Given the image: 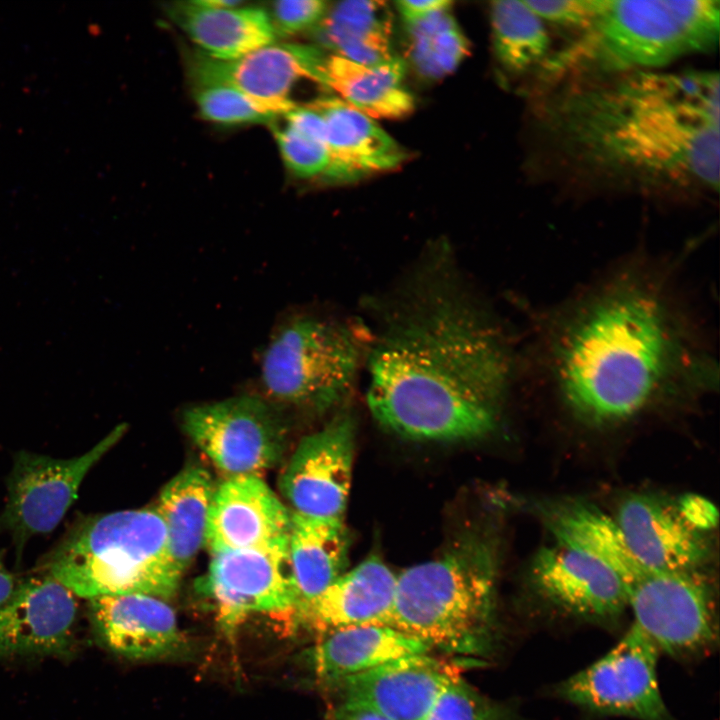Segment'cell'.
<instances>
[{
	"instance_id": "obj_1",
	"label": "cell",
	"mask_w": 720,
	"mask_h": 720,
	"mask_svg": "<svg viewBox=\"0 0 720 720\" xmlns=\"http://www.w3.org/2000/svg\"><path fill=\"white\" fill-rule=\"evenodd\" d=\"M673 268L631 258L554 308L536 373L591 425L626 421L662 396L717 383V365Z\"/></svg>"
},
{
	"instance_id": "obj_2",
	"label": "cell",
	"mask_w": 720,
	"mask_h": 720,
	"mask_svg": "<svg viewBox=\"0 0 720 720\" xmlns=\"http://www.w3.org/2000/svg\"><path fill=\"white\" fill-rule=\"evenodd\" d=\"M537 131L577 183L644 194L719 189V75L632 70L582 76L542 104Z\"/></svg>"
},
{
	"instance_id": "obj_3",
	"label": "cell",
	"mask_w": 720,
	"mask_h": 720,
	"mask_svg": "<svg viewBox=\"0 0 720 720\" xmlns=\"http://www.w3.org/2000/svg\"><path fill=\"white\" fill-rule=\"evenodd\" d=\"M420 288L393 311L370 350L369 409L409 439L483 437L497 424L514 372L504 332L456 289Z\"/></svg>"
},
{
	"instance_id": "obj_4",
	"label": "cell",
	"mask_w": 720,
	"mask_h": 720,
	"mask_svg": "<svg viewBox=\"0 0 720 720\" xmlns=\"http://www.w3.org/2000/svg\"><path fill=\"white\" fill-rule=\"evenodd\" d=\"M495 596L492 545L464 536L438 557L397 575L390 626L431 650L481 655L492 643Z\"/></svg>"
},
{
	"instance_id": "obj_5",
	"label": "cell",
	"mask_w": 720,
	"mask_h": 720,
	"mask_svg": "<svg viewBox=\"0 0 720 720\" xmlns=\"http://www.w3.org/2000/svg\"><path fill=\"white\" fill-rule=\"evenodd\" d=\"M40 567L88 600L122 594L166 600L183 574L161 517L149 508L77 519Z\"/></svg>"
},
{
	"instance_id": "obj_6",
	"label": "cell",
	"mask_w": 720,
	"mask_h": 720,
	"mask_svg": "<svg viewBox=\"0 0 720 720\" xmlns=\"http://www.w3.org/2000/svg\"><path fill=\"white\" fill-rule=\"evenodd\" d=\"M720 8L715 0H595L580 38L554 56L557 77L654 70L716 47Z\"/></svg>"
},
{
	"instance_id": "obj_7",
	"label": "cell",
	"mask_w": 720,
	"mask_h": 720,
	"mask_svg": "<svg viewBox=\"0 0 720 720\" xmlns=\"http://www.w3.org/2000/svg\"><path fill=\"white\" fill-rule=\"evenodd\" d=\"M359 358V346L344 326L298 317L269 341L261 362L262 385L273 403L324 411L350 390Z\"/></svg>"
},
{
	"instance_id": "obj_8",
	"label": "cell",
	"mask_w": 720,
	"mask_h": 720,
	"mask_svg": "<svg viewBox=\"0 0 720 720\" xmlns=\"http://www.w3.org/2000/svg\"><path fill=\"white\" fill-rule=\"evenodd\" d=\"M660 650L636 624L603 657L560 682L556 694L588 712L673 720L658 684Z\"/></svg>"
},
{
	"instance_id": "obj_9",
	"label": "cell",
	"mask_w": 720,
	"mask_h": 720,
	"mask_svg": "<svg viewBox=\"0 0 720 720\" xmlns=\"http://www.w3.org/2000/svg\"><path fill=\"white\" fill-rule=\"evenodd\" d=\"M636 623L664 652L690 659L710 651L718 641L713 590L698 573L647 569L626 588Z\"/></svg>"
},
{
	"instance_id": "obj_10",
	"label": "cell",
	"mask_w": 720,
	"mask_h": 720,
	"mask_svg": "<svg viewBox=\"0 0 720 720\" xmlns=\"http://www.w3.org/2000/svg\"><path fill=\"white\" fill-rule=\"evenodd\" d=\"M188 436L221 471L258 475L278 463L286 432L273 402L243 395L187 409Z\"/></svg>"
},
{
	"instance_id": "obj_11",
	"label": "cell",
	"mask_w": 720,
	"mask_h": 720,
	"mask_svg": "<svg viewBox=\"0 0 720 720\" xmlns=\"http://www.w3.org/2000/svg\"><path fill=\"white\" fill-rule=\"evenodd\" d=\"M125 430L126 425H118L89 451L69 459L27 451L15 456L0 526L12 536L18 554L29 538L47 534L61 522L85 476Z\"/></svg>"
},
{
	"instance_id": "obj_12",
	"label": "cell",
	"mask_w": 720,
	"mask_h": 720,
	"mask_svg": "<svg viewBox=\"0 0 720 720\" xmlns=\"http://www.w3.org/2000/svg\"><path fill=\"white\" fill-rule=\"evenodd\" d=\"M202 587L229 633L255 613L296 616L298 598L288 541L265 548L212 553Z\"/></svg>"
},
{
	"instance_id": "obj_13",
	"label": "cell",
	"mask_w": 720,
	"mask_h": 720,
	"mask_svg": "<svg viewBox=\"0 0 720 720\" xmlns=\"http://www.w3.org/2000/svg\"><path fill=\"white\" fill-rule=\"evenodd\" d=\"M354 453V424L334 418L305 437L280 477V489L294 513L343 519L349 495Z\"/></svg>"
},
{
	"instance_id": "obj_14",
	"label": "cell",
	"mask_w": 720,
	"mask_h": 720,
	"mask_svg": "<svg viewBox=\"0 0 720 720\" xmlns=\"http://www.w3.org/2000/svg\"><path fill=\"white\" fill-rule=\"evenodd\" d=\"M530 579L548 603L589 622L610 624L628 608L623 582L609 565L555 542L536 552Z\"/></svg>"
},
{
	"instance_id": "obj_15",
	"label": "cell",
	"mask_w": 720,
	"mask_h": 720,
	"mask_svg": "<svg viewBox=\"0 0 720 720\" xmlns=\"http://www.w3.org/2000/svg\"><path fill=\"white\" fill-rule=\"evenodd\" d=\"M315 45L272 43L233 60L196 51L187 58L192 83L231 86L276 116L299 106L293 92L301 81L314 82Z\"/></svg>"
},
{
	"instance_id": "obj_16",
	"label": "cell",
	"mask_w": 720,
	"mask_h": 720,
	"mask_svg": "<svg viewBox=\"0 0 720 720\" xmlns=\"http://www.w3.org/2000/svg\"><path fill=\"white\" fill-rule=\"evenodd\" d=\"M76 597L44 572L19 580L0 608V657L66 653L74 640Z\"/></svg>"
},
{
	"instance_id": "obj_17",
	"label": "cell",
	"mask_w": 720,
	"mask_h": 720,
	"mask_svg": "<svg viewBox=\"0 0 720 720\" xmlns=\"http://www.w3.org/2000/svg\"><path fill=\"white\" fill-rule=\"evenodd\" d=\"M459 676L431 654L402 658L326 686L334 703H347L392 720H422L438 695Z\"/></svg>"
},
{
	"instance_id": "obj_18",
	"label": "cell",
	"mask_w": 720,
	"mask_h": 720,
	"mask_svg": "<svg viewBox=\"0 0 720 720\" xmlns=\"http://www.w3.org/2000/svg\"><path fill=\"white\" fill-rule=\"evenodd\" d=\"M614 519L633 556L651 571L698 572L709 556L704 533L682 517L676 503L634 494L619 505Z\"/></svg>"
},
{
	"instance_id": "obj_19",
	"label": "cell",
	"mask_w": 720,
	"mask_h": 720,
	"mask_svg": "<svg viewBox=\"0 0 720 720\" xmlns=\"http://www.w3.org/2000/svg\"><path fill=\"white\" fill-rule=\"evenodd\" d=\"M291 513L258 475L229 477L215 488L205 545L211 554L288 541Z\"/></svg>"
},
{
	"instance_id": "obj_20",
	"label": "cell",
	"mask_w": 720,
	"mask_h": 720,
	"mask_svg": "<svg viewBox=\"0 0 720 720\" xmlns=\"http://www.w3.org/2000/svg\"><path fill=\"white\" fill-rule=\"evenodd\" d=\"M92 626L112 652L134 660L172 656L185 645L175 612L165 600L145 594L89 600Z\"/></svg>"
},
{
	"instance_id": "obj_21",
	"label": "cell",
	"mask_w": 720,
	"mask_h": 720,
	"mask_svg": "<svg viewBox=\"0 0 720 720\" xmlns=\"http://www.w3.org/2000/svg\"><path fill=\"white\" fill-rule=\"evenodd\" d=\"M397 575L371 555L323 592L301 604L296 617L320 634L365 625L390 626Z\"/></svg>"
},
{
	"instance_id": "obj_22",
	"label": "cell",
	"mask_w": 720,
	"mask_h": 720,
	"mask_svg": "<svg viewBox=\"0 0 720 720\" xmlns=\"http://www.w3.org/2000/svg\"><path fill=\"white\" fill-rule=\"evenodd\" d=\"M322 117L331 166L327 180L350 182L392 170L407 158L403 148L370 116L336 97L307 103Z\"/></svg>"
},
{
	"instance_id": "obj_23",
	"label": "cell",
	"mask_w": 720,
	"mask_h": 720,
	"mask_svg": "<svg viewBox=\"0 0 720 720\" xmlns=\"http://www.w3.org/2000/svg\"><path fill=\"white\" fill-rule=\"evenodd\" d=\"M405 61L396 56L366 65L330 53L316 45L313 77L316 84L371 118L396 119L414 109V98L403 84Z\"/></svg>"
},
{
	"instance_id": "obj_24",
	"label": "cell",
	"mask_w": 720,
	"mask_h": 720,
	"mask_svg": "<svg viewBox=\"0 0 720 720\" xmlns=\"http://www.w3.org/2000/svg\"><path fill=\"white\" fill-rule=\"evenodd\" d=\"M421 641L388 625H365L332 630L319 635L312 648L311 664L325 687L384 664L431 654Z\"/></svg>"
},
{
	"instance_id": "obj_25",
	"label": "cell",
	"mask_w": 720,
	"mask_h": 720,
	"mask_svg": "<svg viewBox=\"0 0 720 720\" xmlns=\"http://www.w3.org/2000/svg\"><path fill=\"white\" fill-rule=\"evenodd\" d=\"M555 543L588 553L609 565L626 588L647 569L629 550L614 518L596 505L574 498L536 505Z\"/></svg>"
},
{
	"instance_id": "obj_26",
	"label": "cell",
	"mask_w": 720,
	"mask_h": 720,
	"mask_svg": "<svg viewBox=\"0 0 720 720\" xmlns=\"http://www.w3.org/2000/svg\"><path fill=\"white\" fill-rule=\"evenodd\" d=\"M166 13L201 52L218 60L239 58L277 37L260 7L210 8L193 0L168 4Z\"/></svg>"
},
{
	"instance_id": "obj_27",
	"label": "cell",
	"mask_w": 720,
	"mask_h": 720,
	"mask_svg": "<svg viewBox=\"0 0 720 720\" xmlns=\"http://www.w3.org/2000/svg\"><path fill=\"white\" fill-rule=\"evenodd\" d=\"M393 15L384 1L349 0L328 6L310 31L317 46L366 65L387 62L392 49Z\"/></svg>"
},
{
	"instance_id": "obj_28",
	"label": "cell",
	"mask_w": 720,
	"mask_h": 720,
	"mask_svg": "<svg viewBox=\"0 0 720 720\" xmlns=\"http://www.w3.org/2000/svg\"><path fill=\"white\" fill-rule=\"evenodd\" d=\"M348 549L349 536L343 519L291 513L288 557L297 608L344 573Z\"/></svg>"
},
{
	"instance_id": "obj_29",
	"label": "cell",
	"mask_w": 720,
	"mask_h": 720,
	"mask_svg": "<svg viewBox=\"0 0 720 720\" xmlns=\"http://www.w3.org/2000/svg\"><path fill=\"white\" fill-rule=\"evenodd\" d=\"M214 492L209 472L200 466H189L160 493L156 511L166 527L173 557L183 572L205 545Z\"/></svg>"
},
{
	"instance_id": "obj_30",
	"label": "cell",
	"mask_w": 720,
	"mask_h": 720,
	"mask_svg": "<svg viewBox=\"0 0 720 720\" xmlns=\"http://www.w3.org/2000/svg\"><path fill=\"white\" fill-rule=\"evenodd\" d=\"M490 24L495 56L506 72L521 75L547 65L551 39L546 22L524 0L491 2Z\"/></svg>"
},
{
	"instance_id": "obj_31",
	"label": "cell",
	"mask_w": 720,
	"mask_h": 720,
	"mask_svg": "<svg viewBox=\"0 0 720 720\" xmlns=\"http://www.w3.org/2000/svg\"><path fill=\"white\" fill-rule=\"evenodd\" d=\"M450 10L451 7L441 9L405 24L410 61L425 78L439 79L446 76L468 54V41Z\"/></svg>"
},
{
	"instance_id": "obj_32",
	"label": "cell",
	"mask_w": 720,
	"mask_h": 720,
	"mask_svg": "<svg viewBox=\"0 0 720 720\" xmlns=\"http://www.w3.org/2000/svg\"><path fill=\"white\" fill-rule=\"evenodd\" d=\"M200 115L223 125L272 123L276 116L237 89L219 83H192Z\"/></svg>"
},
{
	"instance_id": "obj_33",
	"label": "cell",
	"mask_w": 720,
	"mask_h": 720,
	"mask_svg": "<svg viewBox=\"0 0 720 720\" xmlns=\"http://www.w3.org/2000/svg\"><path fill=\"white\" fill-rule=\"evenodd\" d=\"M422 720H522L509 707L482 695L459 676L438 695Z\"/></svg>"
},
{
	"instance_id": "obj_34",
	"label": "cell",
	"mask_w": 720,
	"mask_h": 720,
	"mask_svg": "<svg viewBox=\"0 0 720 720\" xmlns=\"http://www.w3.org/2000/svg\"><path fill=\"white\" fill-rule=\"evenodd\" d=\"M270 123L281 157L289 170L301 178H328L331 159L324 140L289 125L280 116Z\"/></svg>"
},
{
	"instance_id": "obj_35",
	"label": "cell",
	"mask_w": 720,
	"mask_h": 720,
	"mask_svg": "<svg viewBox=\"0 0 720 720\" xmlns=\"http://www.w3.org/2000/svg\"><path fill=\"white\" fill-rule=\"evenodd\" d=\"M329 3L322 0H281L266 9L274 31L281 36L311 31L322 19Z\"/></svg>"
},
{
	"instance_id": "obj_36",
	"label": "cell",
	"mask_w": 720,
	"mask_h": 720,
	"mask_svg": "<svg viewBox=\"0 0 720 720\" xmlns=\"http://www.w3.org/2000/svg\"><path fill=\"white\" fill-rule=\"evenodd\" d=\"M545 22L568 29L585 31L592 19L595 0H524Z\"/></svg>"
},
{
	"instance_id": "obj_37",
	"label": "cell",
	"mask_w": 720,
	"mask_h": 720,
	"mask_svg": "<svg viewBox=\"0 0 720 720\" xmlns=\"http://www.w3.org/2000/svg\"><path fill=\"white\" fill-rule=\"evenodd\" d=\"M677 508L682 517L695 529L705 533L715 527L718 513L715 506L707 499L697 495L681 497Z\"/></svg>"
},
{
	"instance_id": "obj_38",
	"label": "cell",
	"mask_w": 720,
	"mask_h": 720,
	"mask_svg": "<svg viewBox=\"0 0 720 720\" xmlns=\"http://www.w3.org/2000/svg\"><path fill=\"white\" fill-rule=\"evenodd\" d=\"M447 0H403L395 2L405 24L415 22L438 10L451 7Z\"/></svg>"
},
{
	"instance_id": "obj_39",
	"label": "cell",
	"mask_w": 720,
	"mask_h": 720,
	"mask_svg": "<svg viewBox=\"0 0 720 720\" xmlns=\"http://www.w3.org/2000/svg\"><path fill=\"white\" fill-rule=\"evenodd\" d=\"M329 720H392L370 709L347 704L334 703L329 711Z\"/></svg>"
},
{
	"instance_id": "obj_40",
	"label": "cell",
	"mask_w": 720,
	"mask_h": 720,
	"mask_svg": "<svg viewBox=\"0 0 720 720\" xmlns=\"http://www.w3.org/2000/svg\"><path fill=\"white\" fill-rule=\"evenodd\" d=\"M19 580L7 569L2 552H0V608L14 592Z\"/></svg>"
},
{
	"instance_id": "obj_41",
	"label": "cell",
	"mask_w": 720,
	"mask_h": 720,
	"mask_svg": "<svg viewBox=\"0 0 720 720\" xmlns=\"http://www.w3.org/2000/svg\"><path fill=\"white\" fill-rule=\"evenodd\" d=\"M198 4L210 8H235L244 2L237 0H195Z\"/></svg>"
}]
</instances>
